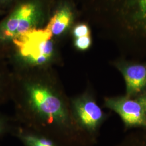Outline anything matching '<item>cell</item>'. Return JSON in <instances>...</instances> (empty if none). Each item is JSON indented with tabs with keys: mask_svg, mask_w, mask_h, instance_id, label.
Instances as JSON below:
<instances>
[{
	"mask_svg": "<svg viewBox=\"0 0 146 146\" xmlns=\"http://www.w3.org/2000/svg\"><path fill=\"white\" fill-rule=\"evenodd\" d=\"M11 98L16 123L57 141L63 146L95 145L74 119L70 101L56 84L41 79L13 78Z\"/></svg>",
	"mask_w": 146,
	"mask_h": 146,
	"instance_id": "cell-1",
	"label": "cell"
},
{
	"mask_svg": "<svg viewBox=\"0 0 146 146\" xmlns=\"http://www.w3.org/2000/svg\"><path fill=\"white\" fill-rule=\"evenodd\" d=\"M41 16L36 2H26L16 6L0 22V58L5 55L13 40L35 28Z\"/></svg>",
	"mask_w": 146,
	"mask_h": 146,
	"instance_id": "cell-2",
	"label": "cell"
},
{
	"mask_svg": "<svg viewBox=\"0 0 146 146\" xmlns=\"http://www.w3.org/2000/svg\"><path fill=\"white\" fill-rule=\"evenodd\" d=\"M52 34L49 28L32 29L13 40L11 44L21 58L28 62L41 65L48 62L54 53Z\"/></svg>",
	"mask_w": 146,
	"mask_h": 146,
	"instance_id": "cell-3",
	"label": "cell"
},
{
	"mask_svg": "<svg viewBox=\"0 0 146 146\" xmlns=\"http://www.w3.org/2000/svg\"><path fill=\"white\" fill-rule=\"evenodd\" d=\"M70 106L74 119L79 128L96 145L100 129L109 115L104 113L88 93L72 99Z\"/></svg>",
	"mask_w": 146,
	"mask_h": 146,
	"instance_id": "cell-4",
	"label": "cell"
},
{
	"mask_svg": "<svg viewBox=\"0 0 146 146\" xmlns=\"http://www.w3.org/2000/svg\"><path fill=\"white\" fill-rule=\"evenodd\" d=\"M104 105L119 115L125 130L133 128L146 129V112L137 100L127 96L106 98Z\"/></svg>",
	"mask_w": 146,
	"mask_h": 146,
	"instance_id": "cell-5",
	"label": "cell"
},
{
	"mask_svg": "<svg viewBox=\"0 0 146 146\" xmlns=\"http://www.w3.org/2000/svg\"><path fill=\"white\" fill-rule=\"evenodd\" d=\"M125 80L126 96L133 97L146 88V67L143 65L129 66L121 69Z\"/></svg>",
	"mask_w": 146,
	"mask_h": 146,
	"instance_id": "cell-6",
	"label": "cell"
},
{
	"mask_svg": "<svg viewBox=\"0 0 146 146\" xmlns=\"http://www.w3.org/2000/svg\"><path fill=\"white\" fill-rule=\"evenodd\" d=\"M11 134L19 139L23 146H63L49 137L17 123Z\"/></svg>",
	"mask_w": 146,
	"mask_h": 146,
	"instance_id": "cell-7",
	"label": "cell"
},
{
	"mask_svg": "<svg viewBox=\"0 0 146 146\" xmlns=\"http://www.w3.org/2000/svg\"><path fill=\"white\" fill-rule=\"evenodd\" d=\"M72 16L70 8L67 5H64L55 12L47 27L52 31V35H59L69 26L72 21Z\"/></svg>",
	"mask_w": 146,
	"mask_h": 146,
	"instance_id": "cell-8",
	"label": "cell"
},
{
	"mask_svg": "<svg viewBox=\"0 0 146 146\" xmlns=\"http://www.w3.org/2000/svg\"><path fill=\"white\" fill-rule=\"evenodd\" d=\"M13 78L6 72L2 64L0 63V104L11 98Z\"/></svg>",
	"mask_w": 146,
	"mask_h": 146,
	"instance_id": "cell-9",
	"label": "cell"
},
{
	"mask_svg": "<svg viewBox=\"0 0 146 146\" xmlns=\"http://www.w3.org/2000/svg\"><path fill=\"white\" fill-rule=\"evenodd\" d=\"M115 146H146V129L131 132Z\"/></svg>",
	"mask_w": 146,
	"mask_h": 146,
	"instance_id": "cell-10",
	"label": "cell"
},
{
	"mask_svg": "<svg viewBox=\"0 0 146 146\" xmlns=\"http://www.w3.org/2000/svg\"><path fill=\"white\" fill-rule=\"evenodd\" d=\"M16 124L14 117L11 118L0 113V140L7 134H11Z\"/></svg>",
	"mask_w": 146,
	"mask_h": 146,
	"instance_id": "cell-11",
	"label": "cell"
},
{
	"mask_svg": "<svg viewBox=\"0 0 146 146\" xmlns=\"http://www.w3.org/2000/svg\"><path fill=\"white\" fill-rule=\"evenodd\" d=\"M91 38L90 35L76 38L75 46L79 50H84L88 49L91 45Z\"/></svg>",
	"mask_w": 146,
	"mask_h": 146,
	"instance_id": "cell-12",
	"label": "cell"
},
{
	"mask_svg": "<svg viewBox=\"0 0 146 146\" xmlns=\"http://www.w3.org/2000/svg\"><path fill=\"white\" fill-rule=\"evenodd\" d=\"M73 34L75 38L88 36L90 35V31L87 25L80 24L74 28Z\"/></svg>",
	"mask_w": 146,
	"mask_h": 146,
	"instance_id": "cell-13",
	"label": "cell"
},
{
	"mask_svg": "<svg viewBox=\"0 0 146 146\" xmlns=\"http://www.w3.org/2000/svg\"><path fill=\"white\" fill-rule=\"evenodd\" d=\"M137 100L140 102V103L143 106L145 111L146 113V93L141 95L139 98H138Z\"/></svg>",
	"mask_w": 146,
	"mask_h": 146,
	"instance_id": "cell-14",
	"label": "cell"
},
{
	"mask_svg": "<svg viewBox=\"0 0 146 146\" xmlns=\"http://www.w3.org/2000/svg\"><path fill=\"white\" fill-rule=\"evenodd\" d=\"M13 0H0V9L1 8H5L10 5Z\"/></svg>",
	"mask_w": 146,
	"mask_h": 146,
	"instance_id": "cell-15",
	"label": "cell"
},
{
	"mask_svg": "<svg viewBox=\"0 0 146 146\" xmlns=\"http://www.w3.org/2000/svg\"><path fill=\"white\" fill-rule=\"evenodd\" d=\"M4 13V11H2L1 9H0V14H3Z\"/></svg>",
	"mask_w": 146,
	"mask_h": 146,
	"instance_id": "cell-16",
	"label": "cell"
}]
</instances>
